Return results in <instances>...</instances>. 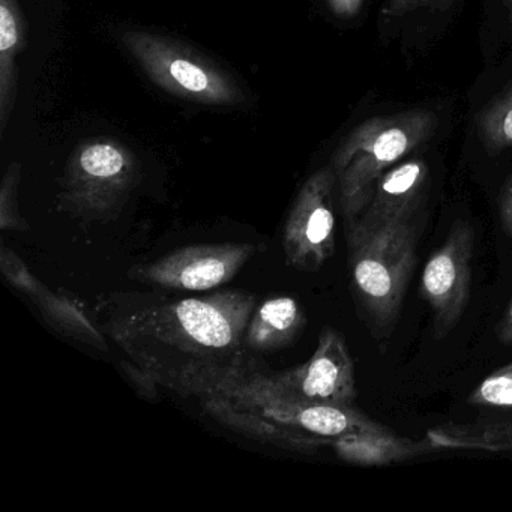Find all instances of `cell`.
<instances>
[{"mask_svg": "<svg viewBox=\"0 0 512 512\" xmlns=\"http://www.w3.org/2000/svg\"><path fill=\"white\" fill-rule=\"evenodd\" d=\"M430 169L422 160H410L389 169L374 185L362 214L346 229L376 230L388 224L418 218L427 200Z\"/></svg>", "mask_w": 512, "mask_h": 512, "instance_id": "obj_12", "label": "cell"}, {"mask_svg": "<svg viewBox=\"0 0 512 512\" xmlns=\"http://www.w3.org/2000/svg\"><path fill=\"white\" fill-rule=\"evenodd\" d=\"M274 379L284 391L307 403L353 406L358 397L355 362L346 338L332 326L322 329L308 361L289 370L274 371Z\"/></svg>", "mask_w": 512, "mask_h": 512, "instance_id": "obj_10", "label": "cell"}, {"mask_svg": "<svg viewBox=\"0 0 512 512\" xmlns=\"http://www.w3.org/2000/svg\"><path fill=\"white\" fill-rule=\"evenodd\" d=\"M134 176L124 149L113 143H92L77 155L65 209L85 221L112 220L121 212Z\"/></svg>", "mask_w": 512, "mask_h": 512, "instance_id": "obj_9", "label": "cell"}, {"mask_svg": "<svg viewBox=\"0 0 512 512\" xmlns=\"http://www.w3.org/2000/svg\"><path fill=\"white\" fill-rule=\"evenodd\" d=\"M454 0H385L383 14L388 17H401L412 11L427 10L446 11Z\"/></svg>", "mask_w": 512, "mask_h": 512, "instance_id": "obj_20", "label": "cell"}, {"mask_svg": "<svg viewBox=\"0 0 512 512\" xmlns=\"http://www.w3.org/2000/svg\"><path fill=\"white\" fill-rule=\"evenodd\" d=\"M499 215L503 229L512 238V176L503 188L499 202Z\"/></svg>", "mask_w": 512, "mask_h": 512, "instance_id": "obj_22", "label": "cell"}, {"mask_svg": "<svg viewBox=\"0 0 512 512\" xmlns=\"http://www.w3.org/2000/svg\"><path fill=\"white\" fill-rule=\"evenodd\" d=\"M307 325L304 308L292 296H277L256 307L244 344L250 352H277L296 343Z\"/></svg>", "mask_w": 512, "mask_h": 512, "instance_id": "obj_14", "label": "cell"}, {"mask_svg": "<svg viewBox=\"0 0 512 512\" xmlns=\"http://www.w3.org/2000/svg\"><path fill=\"white\" fill-rule=\"evenodd\" d=\"M436 127L434 113L410 110L368 119L347 137L334 160L346 226L358 220L380 176L428 142Z\"/></svg>", "mask_w": 512, "mask_h": 512, "instance_id": "obj_4", "label": "cell"}, {"mask_svg": "<svg viewBox=\"0 0 512 512\" xmlns=\"http://www.w3.org/2000/svg\"><path fill=\"white\" fill-rule=\"evenodd\" d=\"M331 448L340 460L365 467L404 463L436 449L427 437L421 440L400 437L391 428L346 434L335 439Z\"/></svg>", "mask_w": 512, "mask_h": 512, "instance_id": "obj_13", "label": "cell"}, {"mask_svg": "<svg viewBox=\"0 0 512 512\" xmlns=\"http://www.w3.org/2000/svg\"><path fill=\"white\" fill-rule=\"evenodd\" d=\"M254 244H197L128 269V277L161 289L205 292L230 283L256 256Z\"/></svg>", "mask_w": 512, "mask_h": 512, "instance_id": "obj_6", "label": "cell"}, {"mask_svg": "<svg viewBox=\"0 0 512 512\" xmlns=\"http://www.w3.org/2000/svg\"><path fill=\"white\" fill-rule=\"evenodd\" d=\"M425 437L436 449L512 452V421L448 422L431 428Z\"/></svg>", "mask_w": 512, "mask_h": 512, "instance_id": "obj_15", "label": "cell"}, {"mask_svg": "<svg viewBox=\"0 0 512 512\" xmlns=\"http://www.w3.org/2000/svg\"><path fill=\"white\" fill-rule=\"evenodd\" d=\"M0 269L14 289L34 301L44 319L56 331L95 349L104 350V352L109 350L106 335L101 332L97 323L89 319L85 308L76 299L53 292L46 284L41 283L29 271L23 260L7 245H2V251H0Z\"/></svg>", "mask_w": 512, "mask_h": 512, "instance_id": "obj_11", "label": "cell"}, {"mask_svg": "<svg viewBox=\"0 0 512 512\" xmlns=\"http://www.w3.org/2000/svg\"><path fill=\"white\" fill-rule=\"evenodd\" d=\"M503 7L506 8V11H508L509 16V22H511L512 25V0H502Z\"/></svg>", "mask_w": 512, "mask_h": 512, "instance_id": "obj_25", "label": "cell"}, {"mask_svg": "<svg viewBox=\"0 0 512 512\" xmlns=\"http://www.w3.org/2000/svg\"><path fill=\"white\" fill-rule=\"evenodd\" d=\"M496 337L503 346H512V302L503 314L502 320L497 323Z\"/></svg>", "mask_w": 512, "mask_h": 512, "instance_id": "obj_24", "label": "cell"}, {"mask_svg": "<svg viewBox=\"0 0 512 512\" xmlns=\"http://www.w3.org/2000/svg\"><path fill=\"white\" fill-rule=\"evenodd\" d=\"M472 406L512 409V362L485 377L467 398Z\"/></svg>", "mask_w": 512, "mask_h": 512, "instance_id": "obj_18", "label": "cell"}, {"mask_svg": "<svg viewBox=\"0 0 512 512\" xmlns=\"http://www.w3.org/2000/svg\"><path fill=\"white\" fill-rule=\"evenodd\" d=\"M362 2L364 0H328L329 7L337 14L338 17L343 19H350L355 17L361 10Z\"/></svg>", "mask_w": 512, "mask_h": 512, "instance_id": "obj_23", "label": "cell"}, {"mask_svg": "<svg viewBox=\"0 0 512 512\" xmlns=\"http://www.w3.org/2000/svg\"><path fill=\"white\" fill-rule=\"evenodd\" d=\"M17 181H19V170L17 166L11 167L10 172L5 175L2 185V197H0V227L4 230H16L25 232L29 230L28 223L20 217L17 208L16 193Z\"/></svg>", "mask_w": 512, "mask_h": 512, "instance_id": "obj_19", "label": "cell"}, {"mask_svg": "<svg viewBox=\"0 0 512 512\" xmlns=\"http://www.w3.org/2000/svg\"><path fill=\"white\" fill-rule=\"evenodd\" d=\"M25 46V26L16 0H0V113L2 131L8 122L16 98L14 53Z\"/></svg>", "mask_w": 512, "mask_h": 512, "instance_id": "obj_16", "label": "cell"}, {"mask_svg": "<svg viewBox=\"0 0 512 512\" xmlns=\"http://www.w3.org/2000/svg\"><path fill=\"white\" fill-rule=\"evenodd\" d=\"M475 230L467 221H455L443 244L425 263L419 295L430 305L433 332L445 338L466 313L470 299Z\"/></svg>", "mask_w": 512, "mask_h": 512, "instance_id": "obj_7", "label": "cell"}, {"mask_svg": "<svg viewBox=\"0 0 512 512\" xmlns=\"http://www.w3.org/2000/svg\"><path fill=\"white\" fill-rule=\"evenodd\" d=\"M353 296L374 334L394 329L416 263L418 218L376 230L346 229Z\"/></svg>", "mask_w": 512, "mask_h": 512, "instance_id": "obj_3", "label": "cell"}, {"mask_svg": "<svg viewBox=\"0 0 512 512\" xmlns=\"http://www.w3.org/2000/svg\"><path fill=\"white\" fill-rule=\"evenodd\" d=\"M173 392L194 398L229 430L290 451H316L346 434L388 430L355 406L299 400L253 355L220 373L185 380Z\"/></svg>", "mask_w": 512, "mask_h": 512, "instance_id": "obj_2", "label": "cell"}, {"mask_svg": "<svg viewBox=\"0 0 512 512\" xmlns=\"http://www.w3.org/2000/svg\"><path fill=\"white\" fill-rule=\"evenodd\" d=\"M122 367H124L125 374H127L128 379L133 382L134 388L137 391L142 392L146 398H155L157 397L158 383L149 376L146 371H143L142 368L134 365L133 362H122Z\"/></svg>", "mask_w": 512, "mask_h": 512, "instance_id": "obj_21", "label": "cell"}, {"mask_svg": "<svg viewBox=\"0 0 512 512\" xmlns=\"http://www.w3.org/2000/svg\"><path fill=\"white\" fill-rule=\"evenodd\" d=\"M256 295L226 290L199 298L112 293L101 299L97 325L128 361L161 388L232 368L251 355L244 337Z\"/></svg>", "mask_w": 512, "mask_h": 512, "instance_id": "obj_1", "label": "cell"}, {"mask_svg": "<svg viewBox=\"0 0 512 512\" xmlns=\"http://www.w3.org/2000/svg\"><path fill=\"white\" fill-rule=\"evenodd\" d=\"M334 167L314 173L299 191L283 230L286 263L317 272L335 253Z\"/></svg>", "mask_w": 512, "mask_h": 512, "instance_id": "obj_8", "label": "cell"}, {"mask_svg": "<svg viewBox=\"0 0 512 512\" xmlns=\"http://www.w3.org/2000/svg\"><path fill=\"white\" fill-rule=\"evenodd\" d=\"M122 41L152 82L176 97L214 106L244 100L229 76L179 44L148 32H125Z\"/></svg>", "mask_w": 512, "mask_h": 512, "instance_id": "obj_5", "label": "cell"}, {"mask_svg": "<svg viewBox=\"0 0 512 512\" xmlns=\"http://www.w3.org/2000/svg\"><path fill=\"white\" fill-rule=\"evenodd\" d=\"M478 128L485 148L490 151L512 148V89L482 110Z\"/></svg>", "mask_w": 512, "mask_h": 512, "instance_id": "obj_17", "label": "cell"}]
</instances>
